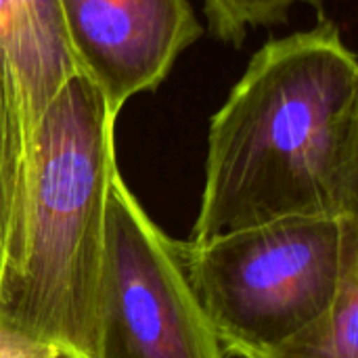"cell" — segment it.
<instances>
[{"label":"cell","mask_w":358,"mask_h":358,"mask_svg":"<svg viewBox=\"0 0 358 358\" xmlns=\"http://www.w3.org/2000/svg\"><path fill=\"white\" fill-rule=\"evenodd\" d=\"M115 122L73 73L34 128L0 252V358H99Z\"/></svg>","instance_id":"obj_2"},{"label":"cell","mask_w":358,"mask_h":358,"mask_svg":"<svg viewBox=\"0 0 358 358\" xmlns=\"http://www.w3.org/2000/svg\"><path fill=\"white\" fill-rule=\"evenodd\" d=\"M76 67L117 120L130 99L155 92L203 36L189 0H57Z\"/></svg>","instance_id":"obj_5"},{"label":"cell","mask_w":358,"mask_h":358,"mask_svg":"<svg viewBox=\"0 0 358 358\" xmlns=\"http://www.w3.org/2000/svg\"><path fill=\"white\" fill-rule=\"evenodd\" d=\"M182 250L224 357L264 358L334 300L358 262V216L281 218Z\"/></svg>","instance_id":"obj_3"},{"label":"cell","mask_w":358,"mask_h":358,"mask_svg":"<svg viewBox=\"0 0 358 358\" xmlns=\"http://www.w3.org/2000/svg\"><path fill=\"white\" fill-rule=\"evenodd\" d=\"M298 4L323 10V0H203V13L216 40L241 46L252 27L287 23L292 8Z\"/></svg>","instance_id":"obj_8"},{"label":"cell","mask_w":358,"mask_h":358,"mask_svg":"<svg viewBox=\"0 0 358 358\" xmlns=\"http://www.w3.org/2000/svg\"><path fill=\"white\" fill-rule=\"evenodd\" d=\"M294 216H358V61L327 17L268 38L210 117L189 243Z\"/></svg>","instance_id":"obj_1"},{"label":"cell","mask_w":358,"mask_h":358,"mask_svg":"<svg viewBox=\"0 0 358 358\" xmlns=\"http://www.w3.org/2000/svg\"><path fill=\"white\" fill-rule=\"evenodd\" d=\"M10 212H13V185H10V176H8V168H6L4 147L0 141V252H2L4 237H6Z\"/></svg>","instance_id":"obj_9"},{"label":"cell","mask_w":358,"mask_h":358,"mask_svg":"<svg viewBox=\"0 0 358 358\" xmlns=\"http://www.w3.org/2000/svg\"><path fill=\"white\" fill-rule=\"evenodd\" d=\"M99 358H227L191 285L182 241L117 172L105 227Z\"/></svg>","instance_id":"obj_4"},{"label":"cell","mask_w":358,"mask_h":358,"mask_svg":"<svg viewBox=\"0 0 358 358\" xmlns=\"http://www.w3.org/2000/svg\"><path fill=\"white\" fill-rule=\"evenodd\" d=\"M264 358H358V262L329 306Z\"/></svg>","instance_id":"obj_7"},{"label":"cell","mask_w":358,"mask_h":358,"mask_svg":"<svg viewBox=\"0 0 358 358\" xmlns=\"http://www.w3.org/2000/svg\"><path fill=\"white\" fill-rule=\"evenodd\" d=\"M73 73L80 71L67 44L59 2L0 0V141L13 185V206L34 128Z\"/></svg>","instance_id":"obj_6"}]
</instances>
